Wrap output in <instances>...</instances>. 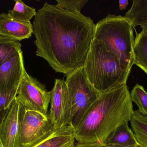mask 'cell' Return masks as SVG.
<instances>
[{
    "label": "cell",
    "mask_w": 147,
    "mask_h": 147,
    "mask_svg": "<svg viewBox=\"0 0 147 147\" xmlns=\"http://www.w3.org/2000/svg\"><path fill=\"white\" fill-rule=\"evenodd\" d=\"M95 26L90 17L44 3L32 24L36 55L57 72L68 75L84 67L94 39Z\"/></svg>",
    "instance_id": "1"
},
{
    "label": "cell",
    "mask_w": 147,
    "mask_h": 147,
    "mask_svg": "<svg viewBox=\"0 0 147 147\" xmlns=\"http://www.w3.org/2000/svg\"><path fill=\"white\" fill-rule=\"evenodd\" d=\"M134 112L127 83L100 93L81 123L73 130L76 144H103L118 127L130 121Z\"/></svg>",
    "instance_id": "2"
},
{
    "label": "cell",
    "mask_w": 147,
    "mask_h": 147,
    "mask_svg": "<svg viewBox=\"0 0 147 147\" xmlns=\"http://www.w3.org/2000/svg\"><path fill=\"white\" fill-rule=\"evenodd\" d=\"M84 68L89 82L100 93L127 83L130 73L123 70L115 54L94 39Z\"/></svg>",
    "instance_id": "3"
},
{
    "label": "cell",
    "mask_w": 147,
    "mask_h": 147,
    "mask_svg": "<svg viewBox=\"0 0 147 147\" xmlns=\"http://www.w3.org/2000/svg\"><path fill=\"white\" fill-rule=\"evenodd\" d=\"M134 27L125 16L109 14L96 24L94 39L102 41L119 59L124 70L134 65Z\"/></svg>",
    "instance_id": "4"
},
{
    "label": "cell",
    "mask_w": 147,
    "mask_h": 147,
    "mask_svg": "<svg viewBox=\"0 0 147 147\" xmlns=\"http://www.w3.org/2000/svg\"><path fill=\"white\" fill-rule=\"evenodd\" d=\"M65 81L71 104L69 126L73 130L81 123L100 93L89 82L84 67L67 75Z\"/></svg>",
    "instance_id": "5"
},
{
    "label": "cell",
    "mask_w": 147,
    "mask_h": 147,
    "mask_svg": "<svg viewBox=\"0 0 147 147\" xmlns=\"http://www.w3.org/2000/svg\"><path fill=\"white\" fill-rule=\"evenodd\" d=\"M16 99L25 109L48 115L51 92L47 90L45 85L29 75L26 70L18 88Z\"/></svg>",
    "instance_id": "6"
},
{
    "label": "cell",
    "mask_w": 147,
    "mask_h": 147,
    "mask_svg": "<svg viewBox=\"0 0 147 147\" xmlns=\"http://www.w3.org/2000/svg\"><path fill=\"white\" fill-rule=\"evenodd\" d=\"M22 107L21 122L16 147H30L54 129L49 116Z\"/></svg>",
    "instance_id": "7"
},
{
    "label": "cell",
    "mask_w": 147,
    "mask_h": 147,
    "mask_svg": "<svg viewBox=\"0 0 147 147\" xmlns=\"http://www.w3.org/2000/svg\"><path fill=\"white\" fill-rule=\"evenodd\" d=\"M51 92V108L48 116L54 130L69 126L71 104L65 80L55 79Z\"/></svg>",
    "instance_id": "8"
},
{
    "label": "cell",
    "mask_w": 147,
    "mask_h": 147,
    "mask_svg": "<svg viewBox=\"0 0 147 147\" xmlns=\"http://www.w3.org/2000/svg\"><path fill=\"white\" fill-rule=\"evenodd\" d=\"M25 70L22 51L0 66V89L17 93Z\"/></svg>",
    "instance_id": "9"
},
{
    "label": "cell",
    "mask_w": 147,
    "mask_h": 147,
    "mask_svg": "<svg viewBox=\"0 0 147 147\" xmlns=\"http://www.w3.org/2000/svg\"><path fill=\"white\" fill-rule=\"evenodd\" d=\"M22 107L15 99L0 125V141L3 147H16Z\"/></svg>",
    "instance_id": "10"
},
{
    "label": "cell",
    "mask_w": 147,
    "mask_h": 147,
    "mask_svg": "<svg viewBox=\"0 0 147 147\" xmlns=\"http://www.w3.org/2000/svg\"><path fill=\"white\" fill-rule=\"evenodd\" d=\"M33 33L31 22L17 20L9 17L7 13L0 14V35L17 41L28 39Z\"/></svg>",
    "instance_id": "11"
},
{
    "label": "cell",
    "mask_w": 147,
    "mask_h": 147,
    "mask_svg": "<svg viewBox=\"0 0 147 147\" xmlns=\"http://www.w3.org/2000/svg\"><path fill=\"white\" fill-rule=\"evenodd\" d=\"M76 141L69 126L54 130L30 147H74Z\"/></svg>",
    "instance_id": "12"
},
{
    "label": "cell",
    "mask_w": 147,
    "mask_h": 147,
    "mask_svg": "<svg viewBox=\"0 0 147 147\" xmlns=\"http://www.w3.org/2000/svg\"><path fill=\"white\" fill-rule=\"evenodd\" d=\"M103 144L131 146H136L138 143L134 132L129 127L128 123H126L118 127Z\"/></svg>",
    "instance_id": "13"
},
{
    "label": "cell",
    "mask_w": 147,
    "mask_h": 147,
    "mask_svg": "<svg viewBox=\"0 0 147 147\" xmlns=\"http://www.w3.org/2000/svg\"><path fill=\"white\" fill-rule=\"evenodd\" d=\"M134 65L140 68L147 75V33L142 29L136 33L134 47Z\"/></svg>",
    "instance_id": "14"
},
{
    "label": "cell",
    "mask_w": 147,
    "mask_h": 147,
    "mask_svg": "<svg viewBox=\"0 0 147 147\" xmlns=\"http://www.w3.org/2000/svg\"><path fill=\"white\" fill-rule=\"evenodd\" d=\"M124 16L130 21L134 27L147 26V0H134Z\"/></svg>",
    "instance_id": "15"
},
{
    "label": "cell",
    "mask_w": 147,
    "mask_h": 147,
    "mask_svg": "<svg viewBox=\"0 0 147 147\" xmlns=\"http://www.w3.org/2000/svg\"><path fill=\"white\" fill-rule=\"evenodd\" d=\"M130 122L138 144L147 147V116L135 110Z\"/></svg>",
    "instance_id": "16"
},
{
    "label": "cell",
    "mask_w": 147,
    "mask_h": 147,
    "mask_svg": "<svg viewBox=\"0 0 147 147\" xmlns=\"http://www.w3.org/2000/svg\"><path fill=\"white\" fill-rule=\"evenodd\" d=\"M21 47L19 41L0 35V66L22 51Z\"/></svg>",
    "instance_id": "17"
},
{
    "label": "cell",
    "mask_w": 147,
    "mask_h": 147,
    "mask_svg": "<svg viewBox=\"0 0 147 147\" xmlns=\"http://www.w3.org/2000/svg\"><path fill=\"white\" fill-rule=\"evenodd\" d=\"M13 8L9 10L7 14L12 19L22 22H29L36 15V9L29 7L21 0L15 1Z\"/></svg>",
    "instance_id": "18"
},
{
    "label": "cell",
    "mask_w": 147,
    "mask_h": 147,
    "mask_svg": "<svg viewBox=\"0 0 147 147\" xmlns=\"http://www.w3.org/2000/svg\"><path fill=\"white\" fill-rule=\"evenodd\" d=\"M131 100L142 114L147 116V92L142 85L136 84L130 93Z\"/></svg>",
    "instance_id": "19"
},
{
    "label": "cell",
    "mask_w": 147,
    "mask_h": 147,
    "mask_svg": "<svg viewBox=\"0 0 147 147\" xmlns=\"http://www.w3.org/2000/svg\"><path fill=\"white\" fill-rule=\"evenodd\" d=\"M17 93H8L0 89V125L7 113Z\"/></svg>",
    "instance_id": "20"
},
{
    "label": "cell",
    "mask_w": 147,
    "mask_h": 147,
    "mask_svg": "<svg viewBox=\"0 0 147 147\" xmlns=\"http://www.w3.org/2000/svg\"><path fill=\"white\" fill-rule=\"evenodd\" d=\"M57 7L71 13H80L88 0H56Z\"/></svg>",
    "instance_id": "21"
},
{
    "label": "cell",
    "mask_w": 147,
    "mask_h": 147,
    "mask_svg": "<svg viewBox=\"0 0 147 147\" xmlns=\"http://www.w3.org/2000/svg\"><path fill=\"white\" fill-rule=\"evenodd\" d=\"M129 4L128 0H120L119 1V7L120 10H123L126 9Z\"/></svg>",
    "instance_id": "22"
},
{
    "label": "cell",
    "mask_w": 147,
    "mask_h": 147,
    "mask_svg": "<svg viewBox=\"0 0 147 147\" xmlns=\"http://www.w3.org/2000/svg\"><path fill=\"white\" fill-rule=\"evenodd\" d=\"M95 146L96 147H143L139 145V144L136 145V146H116V145H105V144L97 145Z\"/></svg>",
    "instance_id": "23"
},
{
    "label": "cell",
    "mask_w": 147,
    "mask_h": 147,
    "mask_svg": "<svg viewBox=\"0 0 147 147\" xmlns=\"http://www.w3.org/2000/svg\"><path fill=\"white\" fill-rule=\"evenodd\" d=\"M74 147H96L95 146H92V145H80V144H75Z\"/></svg>",
    "instance_id": "24"
},
{
    "label": "cell",
    "mask_w": 147,
    "mask_h": 147,
    "mask_svg": "<svg viewBox=\"0 0 147 147\" xmlns=\"http://www.w3.org/2000/svg\"><path fill=\"white\" fill-rule=\"evenodd\" d=\"M142 28L143 30H145L146 33H147V26H145L142 27Z\"/></svg>",
    "instance_id": "25"
},
{
    "label": "cell",
    "mask_w": 147,
    "mask_h": 147,
    "mask_svg": "<svg viewBox=\"0 0 147 147\" xmlns=\"http://www.w3.org/2000/svg\"><path fill=\"white\" fill-rule=\"evenodd\" d=\"M0 147H3L2 144L1 142V141H0Z\"/></svg>",
    "instance_id": "26"
}]
</instances>
